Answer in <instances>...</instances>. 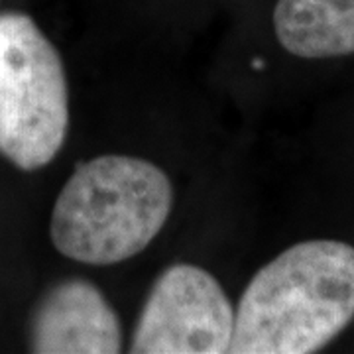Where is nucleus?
<instances>
[{
	"mask_svg": "<svg viewBox=\"0 0 354 354\" xmlns=\"http://www.w3.org/2000/svg\"><path fill=\"white\" fill-rule=\"evenodd\" d=\"M32 351L39 354H116L120 321L97 286L65 279L51 288L32 321Z\"/></svg>",
	"mask_w": 354,
	"mask_h": 354,
	"instance_id": "5",
	"label": "nucleus"
},
{
	"mask_svg": "<svg viewBox=\"0 0 354 354\" xmlns=\"http://www.w3.org/2000/svg\"><path fill=\"white\" fill-rule=\"evenodd\" d=\"M174 187L164 169L134 156L81 162L51 213V242L91 266H113L140 254L164 228Z\"/></svg>",
	"mask_w": 354,
	"mask_h": 354,
	"instance_id": "2",
	"label": "nucleus"
},
{
	"mask_svg": "<svg viewBox=\"0 0 354 354\" xmlns=\"http://www.w3.org/2000/svg\"><path fill=\"white\" fill-rule=\"evenodd\" d=\"M69 88L64 62L36 22L22 12L0 14V153L34 171L64 146Z\"/></svg>",
	"mask_w": 354,
	"mask_h": 354,
	"instance_id": "3",
	"label": "nucleus"
},
{
	"mask_svg": "<svg viewBox=\"0 0 354 354\" xmlns=\"http://www.w3.org/2000/svg\"><path fill=\"white\" fill-rule=\"evenodd\" d=\"M276 38L304 59L354 53V0H278Z\"/></svg>",
	"mask_w": 354,
	"mask_h": 354,
	"instance_id": "6",
	"label": "nucleus"
},
{
	"mask_svg": "<svg viewBox=\"0 0 354 354\" xmlns=\"http://www.w3.org/2000/svg\"><path fill=\"white\" fill-rule=\"evenodd\" d=\"M234 309L207 270L169 266L156 279L132 339L136 354L228 353Z\"/></svg>",
	"mask_w": 354,
	"mask_h": 354,
	"instance_id": "4",
	"label": "nucleus"
},
{
	"mask_svg": "<svg viewBox=\"0 0 354 354\" xmlns=\"http://www.w3.org/2000/svg\"><path fill=\"white\" fill-rule=\"evenodd\" d=\"M354 319V248L305 241L256 272L234 311L232 354H309Z\"/></svg>",
	"mask_w": 354,
	"mask_h": 354,
	"instance_id": "1",
	"label": "nucleus"
}]
</instances>
